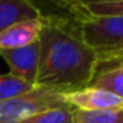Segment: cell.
Listing matches in <instances>:
<instances>
[{"label":"cell","mask_w":123,"mask_h":123,"mask_svg":"<svg viewBox=\"0 0 123 123\" xmlns=\"http://www.w3.org/2000/svg\"><path fill=\"white\" fill-rule=\"evenodd\" d=\"M42 22L37 85L63 93L90 86L100 62L82 39L79 25L55 17H42Z\"/></svg>","instance_id":"cell-1"},{"label":"cell","mask_w":123,"mask_h":123,"mask_svg":"<svg viewBox=\"0 0 123 123\" xmlns=\"http://www.w3.org/2000/svg\"><path fill=\"white\" fill-rule=\"evenodd\" d=\"M79 30L96 52L100 64L123 59V16L87 14L79 22Z\"/></svg>","instance_id":"cell-2"},{"label":"cell","mask_w":123,"mask_h":123,"mask_svg":"<svg viewBox=\"0 0 123 123\" xmlns=\"http://www.w3.org/2000/svg\"><path fill=\"white\" fill-rule=\"evenodd\" d=\"M64 94L57 89L36 85L30 92L0 102V123H17L49 109L72 107Z\"/></svg>","instance_id":"cell-3"},{"label":"cell","mask_w":123,"mask_h":123,"mask_svg":"<svg viewBox=\"0 0 123 123\" xmlns=\"http://www.w3.org/2000/svg\"><path fill=\"white\" fill-rule=\"evenodd\" d=\"M0 56L7 63L13 76L30 83L37 85V74L40 66V43L39 40L29 46L19 49L0 50Z\"/></svg>","instance_id":"cell-4"},{"label":"cell","mask_w":123,"mask_h":123,"mask_svg":"<svg viewBox=\"0 0 123 123\" xmlns=\"http://www.w3.org/2000/svg\"><path fill=\"white\" fill-rule=\"evenodd\" d=\"M64 99L73 109L87 110V112L123 107L122 97H119L117 94L109 92V90L94 87V86H87V87H83L74 92L66 93Z\"/></svg>","instance_id":"cell-5"},{"label":"cell","mask_w":123,"mask_h":123,"mask_svg":"<svg viewBox=\"0 0 123 123\" xmlns=\"http://www.w3.org/2000/svg\"><path fill=\"white\" fill-rule=\"evenodd\" d=\"M42 17L23 20L7 27L4 31L0 33V50L19 49L37 42L42 33Z\"/></svg>","instance_id":"cell-6"},{"label":"cell","mask_w":123,"mask_h":123,"mask_svg":"<svg viewBox=\"0 0 123 123\" xmlns=\"http://www.w3.org/2000/svg\"><path fill=\"white\" fill-rule=\"evenodd\" d=\"M40 12L42 17H55L79 25L89 13L80 6L79 0H30Z\"/></svg>","instance_id":"cell-7"},{"label":"cell","mask_w":123,"mask_h":123,"mask_svg":"<svg viewBox=\"0 0 123 123\" xmlns=\"http://www.w3.org/2000/svg\"><path fill=\"white\" fill-rule=\"evenodd\" d=\"M40 17L30 0H0V33L19 22Z\"/></svg>","instance_id":"cell-8"},{"label":"cell","mask_w":123,"mask_h":123,"mask_svg":"<svg viewBox=\"0 0 123 123\" xmlns=\"http://www.w3.org/2000/svg\"><path fill=\"white\" fill-rule=\"evenodd\" d=\"M106 64H110V66L96 73L90 86L109 90L123 99V59L106 63Z\"/></svg>","instance_id":"cell-9"},{"label":"cell","mask_w":123,"mask_h":123,"mask_svg":"<svg viewBox=\"0 0 123 123\" xmlns=\"http://www.w3.org/2000/svg\"><path fill=\"white\" fill-rule=\"evenodd\" d=\"M72 123H123V107L97 112L74 109Z\"/></svg>","instance_id":"cell-10"},{"label":"cell","mask_w":123,"mask_h":123,"mask_svg":"<svg viewBox=\"0 0 123 123\" xmlns=\"http://www.w3.org/2000/svg\"><path fill=\"white\" fill-rule=\"evenodd\" d=\"M34 87H36L34 85H30V83L13 76L12 73L0 74V102L20 96L23 93H27L33 90Z\"/></svg>","instance_id":"cell-11"},{"label":"cell","mask_w":123,"mask_h":123,"mask_svg":"<svg viewBox=\"0 0 123 123\" xmlns=\"http://www.w3.org/2000/svg\"><path fill=\"white\" fill-rule=\"evenodd\" d=\"M73 107H56L40 112L26 117L17 123H72L73 122Z\"/></svg>","instance_id":"cell-12"},{"label":"cell","mask_w":123,"mask_h":123,"mask_svg":"<svg viewBox=\"0 0 123 123\" xmlns=\"http://www.w3.org/2000/svg\"><path fill=\"white\" fill-rule=\"evenodd\" d=\"M83 9L92 16H123V1L85 4Z\"/></svg>","instance_id":"cell-13"},{"label":"cell","mask_w":123,"mask_h":123,"mask_svg":"<svg viewBox=\"0 0 123 123\" xmlns=\"http://www.w3.org/2000/svg\"><path fill=\"white\" fill-rule=\"evenodd\" d=\"M115 1H123V0H79L80 6L93 4V3H115Z\"/></svg>","instance_id":"cell-14"}]
</instances>
